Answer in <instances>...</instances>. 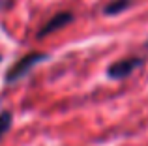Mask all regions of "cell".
<instances>
[{
  "label": "cell",
  "instance_id": "obj_1",
  "mask_svg": "<svg viewBox=\"0 0 148 146\" xmlns=\"http://www.w3.org/2000/svg\"><path fill=\"white\" fill-rule=\"evenodd\" d=\"M47 58H49V55L47 53H41V51H32V53H28V55L21 56V58L6 71V77H4L6 84H13V83H17V81L25 79L38 64L45 62Z\"/></svg>",
  "mask_w": 148,
  "mask_h": 146
},
{
  "label": "cell",
  "instance_id": "obj_2",
  "mask_svg": "<svg viewBox=\"0 0 148 146\" xmlns=\"http://www.w3.org/2000/svg\"><path fill=\"white\" fill-rule=\"evenodd\" d=\"M143 66H145V58H141V56H127V58H122L118 62H112L107 68V77L111 81H122V79H127L131 73H135Z\"/></svg>",
  "mask_w": 148,
  "mask_h": 146
},
{
  "label": "cell",
  "instance_id": "obj_3",
  "mask_svg": "<svg viewBox=\"0 0 148 146\" xmlns=\"http://www.w3.org/2000/svg\"><path fill=\"white\" fill-rule=\"evenodd\" d=\"M73 19H75V17H73L71 11H58V13H54L53 17H51L49 21L45 23L40 30H38V34H36L38 40H43V38L51 36V34H54V32H58V30L66 28L69 23H73Z\"/></svg>",
  "mask_w": 148,
  "mask_h": 146
},
{
  "label": "cell",
  "instance_id": "obj_4",
  "mask_svg": "<svg viewBox=\"0 0 148 146\" xmlns=\"http://www.w3.org/2000/svg\"><path fill=\"white\" fill-rule=\"evenodd\" d=\"M131 6V0H112L103 8V15L111 17V15H120Z\"/></svg>",
  "mask_w": 148,
  "mask_h": 146
},
{
  "label": "cell",
  "instance_id": "obj_5",
  "mask_svg": "<svg viewBox=\"0 0 148 146\" xmlns=\"http://www.w3.org/2000/svg\"><path fill=\"white\" fill-rule=\"evenodd\" d=\"M11 124H13V114L10 111H0V139L10 131Z\"/></svg>",
  "mask_w": 148,
  "mask_h": 146
},
{
  "label": "cell",
  "instance_id": "obj_6",
  "mask_svg": "<svg viewBox=\"0 0 148 146\" xmlns=\"http://www.w3.org/2000/svg\"><path fill=\"white\" fill-rule=\"evenodd\" d=\"M145 49H146V51H148V40L145 41Z\"/></svg>",
  "mask_w": 148,
  "mask_h": 146
},
{
  "label": "cell",
  "instance_id": "obj_7",
  "mask_svg": "<svg viewBox=\"0 0 148 146\" xmlns=\"http://www.w3.org/2000/svg\"><path fill=\"white\" fill-rule=\"evenodd\" d=\"M0 62H2V55H0Z\"/></svg>",
  "mask_w": 148,
  "mask_h": 146
}]
</instances>
